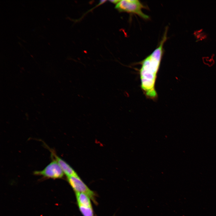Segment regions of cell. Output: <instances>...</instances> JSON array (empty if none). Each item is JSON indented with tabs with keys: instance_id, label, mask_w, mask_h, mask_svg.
Listing matches in <instances>:
<instances>
[{
	"instance_id": "obj_8",
	"label": "cell",
	"mask_w": 216,
	"mask_h": 216,
	"mask_svg": "<svg viewBox=\"0 0 216 216\" xmlns=\"http://www.w3.org/2000/svg\"><path fill=\"white\" fill-rule=\"evenodd\" d=\"M120 1V0H117L110 1L111 2H112V3H114V4H117Z\"/></svg>"
},
{
	"instance_id": "obj_6",
	"label": "cell",
	"mask_w": 216,
	"mask_h": 216,
	"mask_svg": "<svg viewBox=\"0 0 216 216\" xmlns=\"http://www.w3.org/2000/svg\"><path fill=\"white\" fill-rule=\"evenodd\" d=\"M78 205L87 207H92L90 197L86 194L79 192H75Z\"/></svg>"
},
{
	"instance_id": "obj_5",
	"label": "cell",
	"mask_w": 216,
	"mask_h": 216,
	"mask_svg": "<svg viewBox=\"0 0 216 216\" xmlns=\"http://www.w3.org/2000/svg\"><path fill=\"white\" fill-rule=\"evenodd\" d=\"M47 147L51 152V158L54 159L57 161L67 177L78 175L76 172L70 165L57 155L54 150L48 148L47 146Z\"/></svg>"
},
{
	"instance_id": "obj_2",
	"label": "cell",
	"mask_w": 216,
	"mask_h": 216,
	"mask_svg": "<svg viewBox=\"0 0 216 216\" xmlns=\"http://www.w3.org/2000/svg\"><path fill=\"white\" fill-rule=\"evenodd\" d=\"M145 8L138 0H120L115 6V8L120 12L135 14L142 19L147 20L149 19V16L142 11Z\"/></svg>"
},
{
	"instance_id": "obj_1",
	"label": "cell",
	"mask_w": 216,
	"mask_h": 216,
	"mask_svg": "<svg viewBox=\"0 0 216 216\" xmlns=\"http://www.w3.org/2000/svg\"><path fill=\"white\" fill-rule=\"evenodd\" d=\"M167 32L166 29L159 46L142 62L139 71L142 90L147 98L152 100L158 96L155 84L163 54L164 45L167 38Z\"/></svg>"
},
{
	"instance_id": "obj_3",
	"label": "cell",
	"mask_w": 216,
	"mask_h": 216,
	"mask_svg": "<svg viewBox=\"0 0 216 216\" xmlns=\"http://www.w3.org/2000/svg\"><path fill=\"white\" fill-rule=\"evenodd\" d=\"M43 170L35 171L34 174L42 176L44 178L52 179L60 178L63 177L64 173L57 161L54 159Z\"/></svg>"
},
{
	"instance_id": "obj_4",
	"label": "cell",
	"mask_w": 216,
	"mask_h": 216,
	"mask_svg": "<svg viewBox=\"0 0 216 216\" xmlns=\"http://www.w3.org/2000/svg\"><path fill=\"white\" fill-rule=\"evenodd\" d=\"M68 181L75 192L82 193L88 195L96 203L95 194L82 181L78 175L67 177Z\"/></svg>"
},
{
	"instance_id": "obj_7",
	"label": "cell",
	"mask_w": 216,
	"mask_h": 216,
	"mask_svg": "<svg viewBox=\"0 0 216 216\" xmlns=\"http://www.w3.org/2000/svg\"><path fill=\"white\" fill-rule=\"evenodd\" d=\"M79 210L83 216H94L92 207H87L78 205Z\"/></svg>"
}]
</instances>
